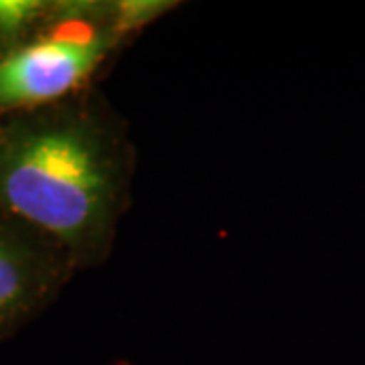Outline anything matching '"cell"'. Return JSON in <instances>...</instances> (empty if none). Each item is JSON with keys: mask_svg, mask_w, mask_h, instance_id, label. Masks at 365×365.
<instances>
[{"mask_svg": "<svg viewBox=\"0 0 365 365\" xmlns=\"http://www.w3.org/2000/svg\"><path fill=\"white\" fill-rule=\"evenodd\" d=\"M43 11V2L35 0H0V37L14 39Z\"/></svg>", "mask_w": 365, "mask_h": 365, "instance_id": "cell-4", "label": "cell"}, {"mask_svg": "<svg viewBox=\"0 0 365 365\" xmlns=\"http://www.w3.org/2000/svg\"><path fill=\"white\" fill-rule=\"evenodd\" d=\"M126 37L114 21L106 29L31 43L0 61V110L53 102L73 91Z\"/></svg>", "mask_w": 365, "mask_h": 365, "instance_id": "cell-2", "label": "cell"}, {"mask_svg": "<svg viewBox=\"0 0 365 365\" xmlns=\"http://www.w3.org/2000/svg\"><path fill=\"white\" fill-rule=\"evenodd\" d=\"M130 148L112 120L59 118L0 150V203L76 258L110 252L128 201Z\"/></svg>", "mask_w": 365, "mask_h": 365, "instance_id": "cell-1", "label": "cell"}, {"mask_svg": "<svg viewBox=\"0 0 365 365\" xmlns=\"http://www.w3.org/2000/svg\"><path fill=\"white\" fill-rule=\"evenodd\" d=\"M47 287V270L37 254L0 227V329L23 317Z\"/></svg>", "mask_w": 365, "mask_h": 365, "instance_id": "cell-3", "label": "cell"}]
</instances>
